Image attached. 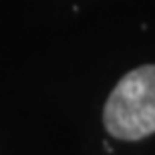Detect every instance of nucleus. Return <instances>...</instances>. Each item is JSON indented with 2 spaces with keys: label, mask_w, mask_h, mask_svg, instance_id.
Returning a JSON list of instances; mask_svg holds the SVG:
<instances>
[{
  "label": "nucleus",
  "mask_w": 155,
  "mask_h": 155,
  "mask_svg": "<svg viewBox=\"0 0 155 155\" xmlns=\"http://www.w3.org/2000/svg\"><path fill=\"white\" fill-rule=\"evenodd\" d=\"M105 129L123 141L155 133V64L139 67L117 83L103 111Z\"/></svg>",
  "instance_id": "obj_1"
}]
</instances>
